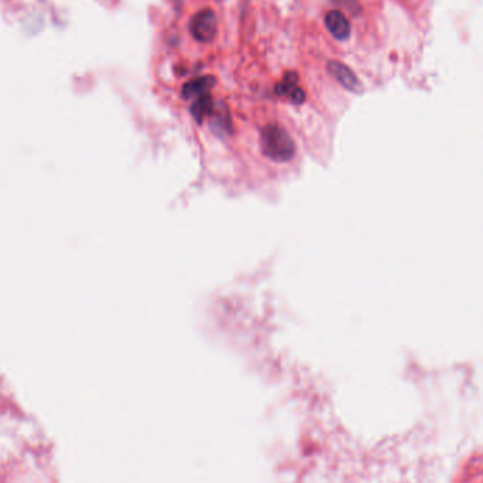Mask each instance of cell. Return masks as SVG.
<instances>
[{"label":"cell","mask_w":483,"mask_h":483,"mask_svg":"<svg viewBox=\"0 0 483 483\" xmlns=\"http://www.w3.org/2000/svg\"><path fill=\"white\" fill-rule=\"evenodd\" d=\"M215 110V103L212 101V96L210 94L199 96L198 99L194 101L191 106V115L196 120L198 124H203L204 119L212 115Z\"/></svg>","instance_id":"7"},{"label":"cell","mask_w":483,"mask_h":483,"mask_svg":"<svg viewBox=\"0 0 483 483\" xmlns=\"http://www.w3.org/2000/svg\"><path fill=\"white\" fill-rule=\"evenodd\" d=\"M327 68H328V72L349 92H353V94L364 92V85H362L356 74L348 65L332 60L328 62Z\"/></svg>","instance_id":"3"},{"label":"cell","mask_w":483,"mask_h":483,"mask_svg":"<svg viewBox=\"0 0 483 483\" xmlns=\"http://www.w3.org/2000/svg\"><path fill=\"white\" fill-rule=\"evenodd\" d=\"M215 84H217V79L211 75L210 76H199V78L189 80V83H187L183 87L181 95L185 99H198L199 96L210 94L211 88Z\"/></svg>","instance_id":"6"},{"label":"cell","mask_w":483,"mask_h":483,"mask_svg":"<svg viewBox=\"0 0 483 483\" xmlns=\"http://www.w3.org/2000/svg\"><path fill=\"white\" fill-rule=\"evenodd\" d=\"M262 150L267 158L276 163H287L296 155V142L283 126L270 124L260 133Z\"/></svg>","instance_id":"1"},{"label":"cell","mask_w":483,"mask_h":483,"mask_svg":"<svg viewBox=\"0 0 483 483\" xmlns=\"http://www.w3.org/2000/svg\"><path fill=\"white\" fill-rule=\"evenodd\" d=\"M189 33L199 43H211L218 34V19L214 10L203 9L189 20Z\"/></svg>","instance_id":"2"},{"label":"cell","mask_w":483,"mask_h":483,"mask_svg":"<svg viewBox=\"0 0 483 483\" xmlns=\"http://www.w3.org/2000/svg\"><path fill=\"white\" fill-rule=\"evenodd\" d=\"M334 2L338 3V5H341V6H344V8H346V9H348L349 12H352V13L359 12V9H360V6L357 5L356 0H334Z\"/></svg>","instance_id":"8"},{"label":"cell","mask_w":483,"mask_h":483,"mask_svg":"<svg viewBox=\"0 0 483 483\" xmlns=\"http://www.w3.org/2000/svg\"><path fill=\"white\" fill-rule=\"evenodd\" d=\"M325 26L328 31L339 42H345L350 35V23L348 22L346 16L339 10H331L325 16Z\"/></svg>","instance_id":"5"},{"label":"cell","mask_w":483,"mask_h":483,"mask_svg":"<svg viewBox=\"0 0 483 483\" xmlns=\"http://www.w3.org/2000/svg\"><path fill=\"white\" fill-rule=\"evenodd\" d=\"M276 94L289 98L293 103H303L305 101V92L298 85V75L296 72H287L283 80L276 87Z\"/></svg>","instance_id":"4"}]
</instances>
